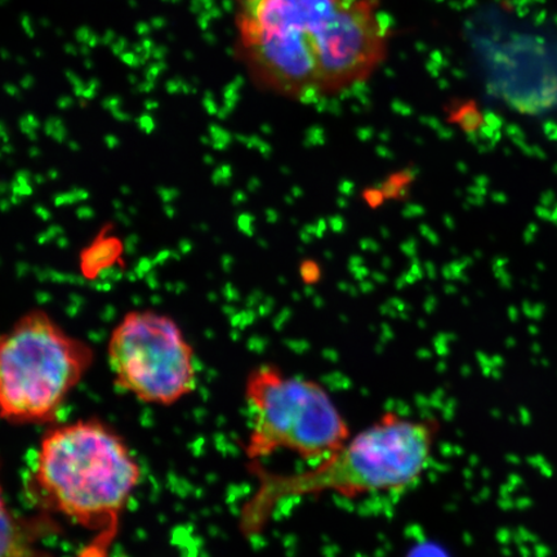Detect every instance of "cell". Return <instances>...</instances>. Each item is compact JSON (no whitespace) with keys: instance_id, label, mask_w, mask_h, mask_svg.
Masks as SVG:
<instances>
[{"instance_id":"1","label":"cell","mask_w":557,"mask_h":557,"mask_svg":"<svg viewBox=\"0 0 557 557\" xmlns=\"http://www.w3.org/2000/svg\"><path fill=\"white\" fill-rule=\"evenodd\" d=\"M382 0H239L236 54L260 86L306 104L354 92L385 64Z\"/></svg>"},{"instance_id":"2","label":"cell","mask_w":557,"mask_h":557,"mask_svg":"<svg viewBox=\"0 0 557 557\" xmlns=\"http://www.w3.org/2000/svg\"><path fill=\"white\" fill-rule=\"evenodd\" d=\"M437 437L434 418L389 410L351 435L333 455L308 468L278 472L263 462L248 463L256 485L240 507L239 532L248 540L260 537L278 510L296 499L323 494L357 499L406 492L428 471Z\"/></svg>"},{"instance_id":"3","label":"cell","mask_w":557,"mask_h":557,"mask_svg":"<svg viewBox=\"0 0 557 557\" xmlns=\"http://www.w3.org/2000/svg\"><path fill=\"white\" fill-rule=\"evenodd\" d=\"M141 478V466L124 438L89 418L47 431L26 490L39 512L87 533L76 557H110Z\"/></svg>"},{"instance_id":"4","label":"cell","mask_w":557,"mask_h":557,"mask_svg":"<svg viewBox=\"0 0 557 557\" xmlns=\"http://www.w3.org/2000/svg\"><path fill=\"white\" fill-rule=\"evenodd\" d=\"M249 429L244 442L248 463L289 453L317 463L351 437L350 424L322 383L262 364L244 383Z\"/></svg>"},{"instance_id":"5","label":"cell","mask_w":557,"mask_h":557,"mask_svg":"<svg viewBox=\"0 0 557 557\" xmlns=\"http://www.w3.org/2000/svg\"><path fill=\"white\" fill-rule=\"evenodd\" d=\"M94 363V351L44 311H32L0 336V418L12 424L58 420Z\"/></svg>"},{"instance_id":"6","label":"cell","mask_w":557,"mask_h":557,"mask_svg":"<svg viewBox=\"0 0 557 557\" xmlns=\"http://www.w3.org/2000/svg\"><path fill=\"white\" fill-rule=\"evenodd\" d=\"M108 355L116 387L145 404L170 407L197 388L193 348L170 318L128 313L111 334Z\"/></svg>"},{"instance_id":"7","label":"cell","mask_w":557,"mask_h":557,"mask_svg":"<svg viewBox=\"0 0 557 557\" xmlns=\"http://www.w3.org/2000/svg\"><path fill=\"white\" fill-rule=\"evenodd\" d=\"M58 527L50 515L30 518L13 511L0 479V557H55L41 540Z\"/></svg>"},{"instance_id":"8","label":"cell","mask_w":557,"mask_h":557,"mask_svg":"<svg viewBox=\"0 0 557 557\" xmlns=\"http://www.w3.org/2000/svg\"><path fill=\"white\" fill-rule=\"evenodd\" d=\"M302 275L306 281L313 282L319 275V270L313 263H306L302 267Z\"/></svg>"},{"instance_id":"9","label":"cell","mask_w":557,"mask_h":557,"mask_svg":"<svg viewBox=\"0 0 557 557\" xmlns=\"http://www.w3.org/2000/svg\"><path fill=\"white\" fill-rule=\"evenodd\" d=\"M329 225L333 230L334 233H343L346 227V222L343 218H339V215H336V218H332L330 220Z\"/></svg>"},{"instance_id":"10","label":"cell","mask_w":557,"mask_h":557,"mask_svg":"<svg viewBox=\"0 0 557 557\" xmlns=\"http://www.w3.org/2000/svg\"><path fill=\"white\" fill-rule=\"evenodd\" d=\"M92 32L88 29V27H81L78 32H76V39L81 41V44L88 45L90 37H92Z\"/></svg>"},{"instance_id":"11","label":"cell","mask_w":557,"mask_h":557,"mask_svg":"<svg viewBox=\"0 0 557 557\" xmlns=\"http://www.w3.org/2000/svg\"><path fill=\"white\" fill-rule=\"evenodd\" d=\"M361 249L371 250V252H379L380 246L377 242L364 239L360 242Z\"/></svg>"},{"instance_id":"12","label":"cell","mask_w":557,"mask_h":557,"mask_svg":"<svg viewBox=\"0 0 557 557\" xmlns=\"http://www.w3.org/2000/svg\"><path fill=\"white\" fill-rule=\"evenodd\" d=\"M355 186L350 181H344L343 184L339 185V191L344 195V197H351L354 193Z\"/></svg>"},{"instance_id":"13","label":"cell","mask_w":557,"mask_h":557,"mask_svg":"<svg viewBox=\"0 0 557 557\" xmlns=\"http://www.w3.org/2000/svg\"><path fill=\"white\" fill-rule=\"evenodd\" d=\"M122 60L125 62V64L131 66H138L141 64V62H139L138 55H135L134 53L122 54Z\"/></svg>"},{"instance_id":"14","label":"cell","mask_w":557,"mask_h":557,"mask_svg":"<svg viewBox=\"0 0 557 557\" xmlns=\"http://www.w3.org/2000/svg\"><path fill=\"white\" fill-rule=\"evenodd\" d=\"M21 24H23L24 30L29 35V37H34V29L33 24L29 17L26 15L23 16V21H21Z\"/></svg>"},{"instance_id":"15","label":"cell","mask_w":557,"mask_h":557,"mask_svg":"<svg viewBox=\"0 0 557 557\" xmlns=\"http://www.w3.org/2000/svg\"><path fill=\"white\" fill-rule=\"evenodd\" d=\"M125 46H127V40H125V39H120L117 41H114L113 52L116 54H122L124 52Z\"/></svg>"},{"instance_id":"16","label":"cell","mask_w":557,"mask_h":557,"mask_svg":"<svg viewBox=\"0 0 557 557\" xmlns=\"http://www.w3.org/2000/svg\"><path fill=\"white\" fill-rule=\"evenodd\" d=\"M401 250L404 253H408V250H410V252H412V256L416 255V250H417V244L416 242H408L406 244H404V246H401Z\"/></svg>"},{"instance_id":"17","label":"cell","mask_w":557,"mask_h":557,"mask_svg":"<svg viewBox=\"0 0 557 557\" xmlns=\"http://www.w3.org/2000/svg\"><path fill=\"white\" fill-rule=\"evenodd\" d=\"M136 30L139 35H149L151 32V27L149 24L146 23H139L136 26Z\"/></svg>"},{"instance_id":"18","label":"cell","mask_w":557,"mask_h":557,"mask_svg":"<svg viewBox=\"0 0 557 557\" xmlns=\"http://www.w3.org/2000/svg\"><path fill=\"white\" fill-rule=\"evenodd\" d=\"M312 138H317L318 146L323 145L325 143V135H308L306 136V144H310Z\"/></svg>"},{"instance_id":"19","label":"cell","mask_w":557,"mask_h":557,"mask_svg":"<svg viewBox=\"0 0 557 557\" xmlns=\"http://www.w3.org/2000/svg\"><path fill=\"white\" fill-rule=\"evenodd\" d=\"M165 54H166L165 47H156L154 51H152V55H154V58L158 60L163 59Z\"/></svg>"},{"instance_id":"20","label":"cell","mask_w":557,"mask_h":557,"mask_svg":"<svg viewBox=\"0 0 557 557\" xmlns=\"http://www.w3.org/2000/svg\"><path fill=\"white\" fill-rule=\"evenodd\" d=\"M377 152H379V156L382 157V158H392V151H389L386 146H380V148L377 149Z\"/></svg>"},{"instance_id":"21","label":"cell","mask_w":557,"mask_h":557,"mask_svg":"<svg viewBox=\"0 0 557 557\" xmlns=\"http://www.w3.org/2000/svg\"><path fill=\"white\" fill-rule=\"evenodd\" d=\"M360 292H364V294H368V292L373 290V284L371 282L363 281V283L360 284Z\"/></svg>"},{"instance_id":"22","label":"cell","mask_w":557,"mask_h":557,"mask_svg":"<svg viewBox=\"0 0 557 557\" xmlns=\"http://www.w3.org/2000/svg\"><path fill=\"white\" fill-rule=\"evenodd\" d=\"M151 25L154 26L156 29H162V27L165 26V20L162 17H157L152 20Z\"/></svg>"},{"instance_id":"23","label":"cell","mask_w":557,"mask_h":557,"mask_svg":"<svg viewBox=\"0 0 557 557\" xmlns=\"http://www.w3.org/2000/svg\"><path fill=\"white\" fill-rule=\"evenodd\" d=\"M114 39H115V34H114V32L109 30V32L107 33V35H104V38L102 39V44H104V45H110V44H111V41H114Z\"/></svg>"},{"instance_id":"24","label":"cell","mask_w":557,"mask_h":557,"mask_svg":"<svg viewBox=\"0 0 557 557\" xmlns=\"http://www.w3.org/2000/svg\"><path fill=\"white\" fill-rule=\"evenodd\" d=\"M99 41H100L99 37H97V35L94 33L92 37H90V39L88 41L89 48L96 47L97 45H99Z\"/></svg>"},{"instance_id":"25","label":"cell","mask_w":557,"mask_h":557,"mask_svg":"<svg viewBox=\"0 0 557 557\" xmlns=\"http://www.w3.org/2000/svg\"><path fill=\"white\" fill-rule=\"evenodd\" d=\"M271 213H273V211H271V209H269V211H267L268 221L275 222L277 220V213L276 212H274V214H271Z\"/></svg>"},{"instance_id":"26","label":"cell","mask_w":557,"mask_h":557,"mask_svg":"<svg viewBox=\"0 0 557 557\" xmlns=\"http://www.w3.org/2000/svg\"><path fill=\"white\" fill-rule=\"evenodd\" d=\"M373 277H374L375 282H379V283L386 282V276L385 275L381 276L379 273H374Z\"/></svg>"},{"instance_id":"27","label":"cell","mask_w":557,"mask_h":557,"mask_svg":"<svg viewBox=\"0 0 557 557\" xmlns=\"http://www.w3.org/2000/svg\"><path fill=\"white\" fill-rule=\"evenodd\" d=\"M65 50H66V52H67V53H70V54H72V53H73V54H76V50H75V48H74V47H72V46H70V45H67V46L65 47Z\"/></svg>"},{"instance_id":"28","label":"cell","mask_w":557,"mask_h":557,"mask_svg":"<svg viewBox=\"0 0 557 557\" xmlns=\"http://www.w3.org/2000/svg\"><path fill=\"white\" fill-rule=\"evenodd\" d=\"M345 198L346 197H341V200H338V206H343L341 208H346L347 206V200Z\"/></svg>"},{"instance_id":"29","label":"cell","mask_w":557,"mask_h":557,"mask_svg":"<svg viewBox=\"0 0 557 557\" xmlns=\"http://www.w3.org/2000/svg\"><path fill=\"white\" fill-rule=\"evenodd\" d=\"M88 47H89V46H88ZM88 47H87V46L82 47V50H81V51H82V53L88 54V53H89V52H88V51H89V48H88Z\"/></svg>"},{"instance_id":"30","label":"cell","mask_w":557,"mask_h":557,"mask_svg":"<svg viewBox=\"0 0 557 557\" xmlns=\"http://www.w3.org/2000/svg\"><path fill=\"white\" fill-rule=\"evenodd\" d=\"M301 236H306L305 233L301 234ZM309 236H312V235H308V238ZM308 238H302L304 242H310Z\"/></svg>"}]
</instances>
